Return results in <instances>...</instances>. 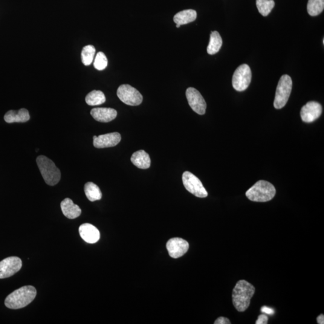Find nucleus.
Returning a JSON list of instances; mask_svg holds the SVG:
<instances>
[{"label": "nucleus", "instance_id": "nucleus-1", "mask_svg": "<svg viewBox=\"0 0 324 324\" xmlns=\"http://www.w3.org/2000/svg\"><path fill=\"white\" fill-rule=\"evenodd\" d=\"M255 293V288L245 280L237 283L233 291V302L237 311L243 312L250 306V300Z\"/></svg>", "mask_w": 324, "mask_h": 324}, {"label": "nucleus", "instance_id": "nucleus-2", "mask_svg": "<svg viewBox=\"0 0 324 324\" xmlns=\"http://www.w3.org/2000/svg\"><path fill=\"white\" fill-rule=\"evenodd\" d=\"M36 295L37 291L34 286H23L8 295L5 300V305L11 309L24 308L33 302Z\"/></svg>", "mask_w": 324, "mask_h": 324}, {"label": "nucleus", "instance_id": "nucleus-3", "mask_svg": "<svg viewBox=\"0 0 324 324\" xmlns=\"http://www.w3.org/2000/svg\"><path fill=\"white\" fill-rule=\"evenodd\" d=\"M276 192L273 184L267 181L260 180L247 191L245 195L251 201L264 202L271 201Z\"/></svg>", "mask_w": 324, "mask_h": 324}, {"label": "nucleus", "instance_id": "nucleus-4", "mask_svg": "<svg viewBox=\"0 0 324 324\" xmlns=\"http://www.w3.org/2000/svg\"><path fill=\"white\" fill-rule=\"evenodd\" d=\"M37 166L45 183L55 186L60 180L61 172L51 159L45 156H39L36 159Z\"/></svg>", "mask_w": 324, "mask_h": 324}, {"label": "nucleus", "instance_id": "nucleus-5", "mask_svg": "<svg viewBox=\"0 0 324 324\" xmlns=\"http://www.w3.org/2000/svg\"><path fill=\"white\" fill-rule=\"evenodd\" d=\"M293 88V81L288 75H283L278 82L274 101V108L282 109L287 103Z\"/></svg>", "mask_w": 324, "mask_h": 324}, {"label": "nucleus", "instance_id": "nucleus-6", "mask_svg": "<svg viewBox=\"0 0 324 324\" xmlns=\"http://www.w3.org/2000/svg\"><path fill=\"white\" fill-rule=\"evenodd\" d=\"M251 80V69L246 64H243L234 72L232 81L233 87L238 91H244L249 86Z\"/></svg>", "mask_w": 324, "mask_h": 324}, {"label": "nucleus", "instance_id": "nucleus-7", "mask_svg": "<svg viewBox=\"0 0 324 324\" xmlns=\"http://www.w3.org/2000/svg\"><path fill=\"white\" fill-rule=\"evenodd\" d=\"M183 183L187 191L198 198H206L208 192L199 179L192 173L186 171L183 173Z\"/></svg>", "mask_w": 324, "mask_h": 324}, {"label": "nucleus", "instance_id": "nucleus-8", "mask_svg": "<svg viewBox=\"0 0 324 324\" xmlns=\"http://www.w3.org/2000/svg\"><path fill=\"white\" fill-rule=\"evenodd\" d=\"M117 93L121 101L127 105L138 106L143 102V95L137 89L130 85H120Z\"/></svg>", "mask_w": 324, "mask_h": 324}, {"label": "nucleus", "instance_id": "nucleus-9", "mask_svg": "<svg viewBox=\"0 0 324 324\" xmlns=\"http://www.w3.org/2000/svg\"><path fill=\"white\" fill-rule=\"evenodd\" d=\"M22 262L18 257H7L0 262V279L13 276L22 268Z\"/></svg>", "mask_w": 324, "mask_h": 324}, {"label": "nucleus", "instance_id": "nucleus-10", "mask_svg": "<svg viewBox=\"0 0 324 324\" xmlns=\"http://www.w3.org/2000/svg\"><path fill=\"white\" fill-rule=\"evenodd\" d=\"M186 95L188 103L193 111L199 115L205 114L207 103L200 92L195 88L190 87L187 89Z\"/></svg>", "mask_w": 324, "mask_h": 324}, {"label": "nucleus", "instance_id": "nucleus-11", "mask_svg": "<svg viewBox=\"0 0 324 324\" xmlns=\"http://www.w3.org/2000/svg\"><path fill=\"white\" fill-rule=\"evenodd\" d=\"M322 106L319 103L311 101L302 107L300 115L304 122L310 123L317 120L322 114Z\"/></svg>", "mask_w": 324, "mask_h": 324}, {"label": "nucleus", "instance_id": "nucleus-12", "mask_svg": "<svg viewBox=\"0 0 324 324\" xmlns=\"http://www.w3.org/2000/svg\"><path fill=\"white\" fill-rule=\"evenodd\" d=\"M166 248L169 256L176 259L183 256L187 253L189 248V244L186 240L181 238L170 239L166 243Z\"/></svg>", "mask_w": 324, "mask_h": 324}, {"label": "nucleus", "instance_id": "nucleus-13", "mask_svg": "<svg viewBox=\"0 0 324 324\" xmlns=\"http://www.w3.org/2000/svg\"><path fill=\"white\" fill-rule=\"evenodd\" d=\"M121 140V135L118 132L110 133L96 137L94 136L93 145L95 148L104 149L116 146Z\"/></svg>", "mask_w": 324, "mask_h": 324}, {"label": "nucleus", "instance_id": "nucleus-14", "mask_svg": "<svg viewBox=\"0 0 324 324\" xmlns=\"http://www.w3.org/2000/svg\"><path fill=\"white\" fill-rule=\"evenodd\" d=\"M81 238L89 244H94L100 239V232L96 227L89 224L81 225L79 228Z\"/></svg>", "mask_w": 324, "mask_h": 324}, {"label": "nucleus", "instance_id": "nucleus-15", "mask_svg": "<svg viewBox=\"0 0 324 324\" xmlns=\"http://www.w3.org/2000/svg\"><path fill=\"white\" fill-rule=\"evenodd\" d=\"M91 115L95 120L102 123H108L117 117L116 110L108 108H97L92 109Z\"/></svg>", "mask_w": 324, "mask_h": 324}, {"label": "nucleus", "instance_id": "nucleus-16", "mask_svg": "<svg viewBox=\"0 0 324 324\" xmlns=\"http://www.w3.org/2000/svg\"><path fill=\"white\" fill-rule=\"evenodd\" d=\"M63 215L66 218L74 219L78 218L81 215V210L78 205L75 204L70 198H66L61 203Z\"/></svg>", "mask_w": 324, "mask_h": 324}, {"label": "nucleus", "instance_id": "nucleus-17", "mask_svg": "<svg viewBox=\"0 0 324 324\" xmlns=\"http://www.w3.org/2000/svg\"><path fill=\"white\" fill-rule=\"evenodd\" d=\"M4 118L7 123H25L30 120V116L27 109L22 108L18 111L11 110L8 111Z\"/></svg>", "mask_w": 324, "mask_h": 324}, {"label": "nucleus", "instance_id": "nucleus-18", "mask_svg": "<svg viewBox=\"0 0 324 324\" xmlns=\"http://www.w3.org/2000/svg\"><path fill=\"white\" fill-rule=\"evenodd\" d=\"M131 160L132 163L138 168L148 169L151 165V159L148 153L144 150H140L134 153L132 156Z\"/></svg>", "mask_w": 324, "mask_h": 324}, {"label": "nucleus", "instance_id": "nucleus-19", "mask_svg": "<svg viewBox=\"0 0 324 324\" xmlns=\"http://www.w3.org/2000/svg\"><path fill=\"white\" fill-rule=\"evenodd\" d=\"M196 18H197V13L195 10H184L175 14L173 17V21L176 23V24L182 25L195 21Z\"/></svg>", "mask_w": 324, "mask_h": 324}, {"label": "nucleus", "instance_id": "nucleus-20", "mask_svg": "<svg viewBox=\"0 0 324 324\" xmlns=\"http://www.w3.org/2000/svg\"><path fill=\"white\" fill-rule=\"evenodd\" d=\"M84 192L86 198L91 202L99 201L102 197V193L99 186L92 182H88L85 184Z\"/></svg>", "mask_w": 324, "mask_h": 324}, {"label": "nucleus", "instance_id": "nucleus-21", "mask_svg": "<svg viewBox=\"0 0 324 324\" xmlns=\"http://www.w3.org/2000/svg\"><path fill=\"white\" fill-rule=\"evenodd\" d=\"M222 39L218 31H213L211 33L209 44L207 47V53L210 55H215L221 50L222 46Z\"/></svg>", "mask_w": 324, "mask_h": 324}, {"label": "nucleus", "instance_id": "nucleus-22", "mask_svg": "<svg viewBox=\"0 0 324 324\" xmlns=\"http://www.w3.org/2000/svg\"><path fill=\"white\" fill-rule=\"evenodd\" d=\"M85 102L89 106L102 105L106 102L105 95L102 91L93 90L86 95Z\"/></svg>", "mask_w": 324, "mask_h": 324}, {"label": "nucleus", "instance_id": "nucleus-23", "mask_svg": "<svg viewBox=\"0 0 324 324\" xmlns=\"http://www.w3.org/2000/svg\"><path fill=\"white\" fill-rule=\"evenodd\" d=\"M324 8V0H309L307 10L312 16L319 15Z\"/></svg>", "mask_w": 324, "mask_h": 324}, {"label": "nucleus", "instance_id": "nucleus-24", "mask_svg": "<svg viewBox=\"0 0 324 324\" xmlns=\"http://www.w3.org/2000/svg\"><path fill=\"white\" fill-rule=\"evenodd\" d=\"M256 7L263 16H267L274 7V0H256Z\"/></svg>", "mask_w": 324, "mask_h": 324}, {"label": "nucleus", "instance_id": "nucleus-25", "mask_svg": "<svg viewBox=\"0 0 324 324\" xmlns=\"http://www.w3.org/2000/svg\"><path fill=\"white\" fill-rule=\"evenodd\" d=\"M95 49L94 46L87 45L85 46L82 49L81 53V59L82 62L85 66H89L94 60L95 56Z\"/></svg>", "mask_w": 324, "mask_h": 324}, {"label": "nucleus", "instance_id": "nucleus-26", "mask_svg": "<svg viewBox=\"0 0 324 324\" xmlns=\"http://www.w3.org/2000/svg\"><path fill=\"white\" fill-rule=\"evenodd\" d=\"M108 66V59L105 54L102 52H99L95 56L94 62V67L99 71H103Z\"/></svg>", "mask_w": 324, "mask_h": 324}, {"label": "nucleus", "instance_id": "nucleus-27", "mask_svg": "<svg viewBox=\"0 0 324 324\" xmlns=\"http://www.w3.org/2000/svg\"><path fill=\"white\" fill-rule=\"evenodd\" d=\"M268 318L267 315H261L258 317L256 324H268Z\"/></svg>", "mask_w": 324, "mask_h": 324}, {"label": "nucleus", "instance_id": "nucleus-28", "mask_svg": "<svg viewBox=\"0 0 324 324\" xmlns=\"http://www.w3.org/2000/svg\"><path fill=\"white\" fill-rule=\"evenodd\" d=\"M215 324H231L230 321L227 318L219 317L215 321Z\"/></svg>", "mask_w": 324, "mask_h": 324}, {"label": "nucleus", "instance_id": "nucleus-29", "mask_svg": "<svg viewBox=\"0 0 324 324\" xmlns=\"http://www.w3.org/2000/svg\"><path fill=\"white\" fill-rule=\"evenodd\" d=\"M261 312L269 315H273L274 314L273 309L267 308V307H262Z\"/></svg>", "mask_w": 324, "mask_h": 324}, {"label": "nucleus", "instance_id": "nucleus-30", "mask_svg": "<svg viewBox=\"0 0 324 324\" xmlns=\"http://www.w3.org/2000/svg\"><path fill=\"white\" fill-rule=\"evenodd\" d=\"M317 323L319 324H324V315L321 314L320 316H318L317 318Z\"/></svg>", "mask_w": 324, "mask_h": 324}, {"label": "nucleus", "instance_id": "nucleus-31", "mask_svg": "<svg viewBox=\"0 0 324 324\" xmlns=\"http://www.w3.org/2000/svg\"><path fill=\"white\" fill-rule=\"evenodd\" d=\"M180 26H181V25H180L176 24V28H179V27H180Z\"/></svg>", "mask_w": 324, "mask_h": 324}]
</instances>
